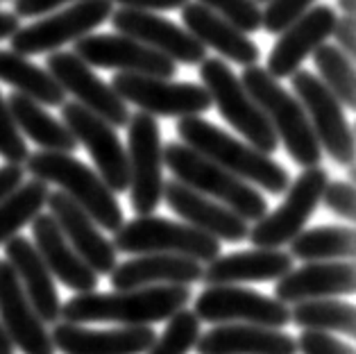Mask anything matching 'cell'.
Here are the masks:
<instances>
[{
    "label": "cell",
    "instance_id": "1",
    "mask_svg": "<svg viewBox=\"0 0 356 354\" xmlns=\"http://www.w3.org/2000/svg\"><path fill=\"white\" fill-rule=\"evenodd\" d=\"M193 298L188 287H145L114 293H77L62 305L66 323H118L123 327H143L168 321Z\"/></svg>",
    "mask_w": 356,
    "mask_h": 354
},
{
    "label": "cell",
    "instance_id": "2",
    "mask_svg": "<svg viewBox=\"0 0 356 354\" xmlns=\"http://www.w3.org/2000/svg\"><path fill=\"white\" fill-rule=\"evenodd\" d=\"M177 134L181 139L179 143L188 145L191 150L218 163L220 168L232 172L234 177L243 179V182L266 188L268 193L282 195L291 184L289 170L282 163L270 159V154H264L252 145L234 139L232 134L216 127L209 120L200 116L179 118Z\"/></svg>",
    "mask_w": 356,
    "mask_h": 354
},
{
    "label": "cell",
    "instance_id": "3",
    "mask_svg": "<svg viewBox=\"0 0 356 354\" xmlns=\"http://www.w3.org/2000/svg\"><path fill=\"white\" fill-rule=\"evenodd\" d=\"M245 91L257 102L259 109L270 123L277 141L284 143L286 152L291 154L295 163L302 168L320 166L323 161V148L314 134V127L309 123V116L300 100L291 96L284 86L261 66H245V71L238 77Z\"/></svg>",
    "mask_w": 356,
    "mask_h": 354
},
{
    "label": "cell",
    "instance_id": "4",
    "mask_svg": "<svg viewBox=\"0 0 356 354\" xmlns=\"http://www.w3.org/2000/svg\"><path fill=\"white\" fill-rule=\"evenodd\" d=\"M25 170L34 179L59 186L89 218L107 232H116L125 223V216L116 195L102 182V177L86 163L66 152H34L25 159Z\"/></svg>",
    "mask_w": 356,
    "mask_h": 354
},
{
    "label": "cell",
    "instance_id": "5",
    "mask_svg": "<svg viewBox=\"0 0 356 354\" xmlns=\"http://www.w3.org/2000/svg\"><path fill=\"white\" fill-rule=\"evenodd\" d=\"M163 163L177 182L220 202L245 223H257L268 214L266 198L257 188H252V184L234 177L232 172L191 150L184 143L172 141L163 145Z\"/></svg>",
    "mask_w": 356,
    "mask_h": 354
},
{
    "label": "cell",
    "instance_id": "6",
    "mask_svg": "<svg viewBox=\"0 0 356 354\" xmlns=\"http://www.w3.org/2000/svg\"><path fill=\"white\" fill-rule=\"evenodd\" d=\"M111 246L116 252L125 255H175L209 264L220 257L222 243L186 223L159 216H136L114 232Z\"/></svg>",
    "mask_w": 356,
    "mask_h": 354
},
{
    "label": "cell",
    "instance_id": "7",
    "mask_svg": "<svg viewBox=\"0 0 356 354\" xmlns=\"http://www.w3.org/2000/svg\"><path fill=\"white\" fill-rule=\"evenodd\" d=\"M200 77L211 98V105H216L220 116L248 141V145L264 154H273L280 148V141L264 111L252 100L227 62L216 57L204 59L200 64Z\"/></svg>",
    "mask_w": 356,
    "mask_h": 354
},
{
    "label": "cell",
    "instance_id": "8",
    "mask_svg": "<svg viewBox=\"0 0 356 354\" xmlns=\"http://www.w3.org/2000/svg\"><path fill=\"white\" fill-rule=\"evenodd\" d=\"M129 202L138 216H152L163 200V148L157 118L150 114L129 116L127 123Z\"/></svg>",
    "mask_w": 356,
    "mask_h": 354
},
{
    "label": "cell",
    "instance_id": "9",
    "mask_svg": "<svg viewBox=\"0 0 356 354\" xmlns=\"http://www.w3.org/2000/svg\"><path fill=\"white\" fill-rule=\"evenodd\" d=\"M329 184V172L320 166L304 168L289 184V195L275 211L266 214L257 225L250 227L248 239L254 248L280 250L282 246L304 232L311 216L316 214L318 204L323 202V193Z\"/></svg>",
    "mask_w": 356,
    "mask_h": 354
},
{
    "label": "cell",
    "instance_id": "10",
    "mask_svg": "<svg viewBox=\"0 0 356 354\" xmlns=\"http://www.w3.org/2000/svg\"><path fill=\"white\" fill-rule=\"evenodd\" d=\"M114 14L111 0H77L66 10L43 16L41 21L28 28H19L10 37L12 53L16 55H41L57 53L68 41H77L91 34Z\"/></svg>",
    "mask_w": 356,
    "mask_h": 354
},
{
    "label": "cell",
    "instance_id": "11",
    "mask_svg": "<svg viewBox=\"0 0 356 354\" xmlns=\"http://www.w3.org/2000/svg\"><path fill=\"white\" fill-rule=\"evenodd\" d=\"M193 314L200 323L216 325H259L282 330L291 323V309L277 298L264 296L259 291L234 287V284H216L207 287L195 298Z\"/></svg>",
    "mask_w": 356,
    "mask_h": 354
},
{
    "label": "cell",
    "instance_id": "12",
    "mask_svg": "<svg viewBox=\"0 0 356 354\" xmlns=\"http://www.w3.org/2000/svg\"><path fill=\"white\" fill-rule=\"evenodd\" d=\"M291 86L300 100V105L307 111L320 148L336 163H341V166H352L356 152L354 129L345 116L341 102L318 80V75L309 71L293 73Z\"/></svg>",
    "mask_w": 356,
    "mask_h": 354
},
{
    "label": "cell",
    "instance_id": "13",
    "mask_svg": "<svg viewBox=\"0 0 356 354\" xmlns=\"http://www.w3.org/2000/svg\"><path fill=\"white\" fill-rule=\"evenodd\" d=\"M109 86L123 102H132L150 116L186 118L211 107L209 93L202 84L195 82H170L163 77L116 73Z\"/></svg>",
    "mask_w": 356,
    "mask_h": 354
},
{
    "label": "cell",
    "instance_id": "14",
    "mask_svg": "<svg viewBox=\"0 0 356 354\" xmlns=\"http://www.w3.org/2000/svg\"><path fill=\"white\" fill-rule=\"evenodd\" d=\"M62 123L71 129L75 141L89 150L98 168L95 172L111 188V193H125L129 186L127 150L120 143L114 127L77 102L62 105Z\"/></svg>",
    "mask_w": 356,
    "mask_h": 354
},
{
    "label": "cell",
    "instance_id": "15",
    "mask_svg": "<svg viewBox=\"0 0 356 354\" xmlns=\"http://www.w3.org/2000/svg\"><path fill=\"white\" fill-rule=\"evenodd\" d=\"M46 71L53 75V80L62 86L64 93H71L73 102L89 109L91 114L100 116L111 127H125L129 123V109L118 93L105 84L93 73L89 64H84L75 53L57 50L48 55Z\"/></svg>",
    "mask_w": 356,
    "mask_h": 354
},
{
    "label": "cell",
    "instance_id": "16",
    "mask_svg": "<svg viewBox=\"0 0 356 354\" xmlns=\"http://www.w3.org/2000/svg\"><path fill=\"white\" fill-rule=\"evenodd\" d=\"M73 53L91 68H114L129 75L170 80L177 71L175 62L125 34H86L73 41Z\"/></svg>",
    "mask_w": 356,
    "mask_h": 354
},
{
    "label": "cell",
    "instance_id": "17",
    "mask_svg": "<svg viewBox=\"0 0 356 354\" xmlns=\"http://www.w3.org/2000/svg\"><path fill=\"white\" fill-rule=\"evenodd\" d=\"M111 25L118 34H125L129 39H136L143 46L157 50L170 62H179L186 66H197L207 59V48L200 43L193 34L181 30L179 25L163 19L152 12H136V10H114Z\"/></svg>",
    "mask_w": 356,
    "mask_h": 354
},
{
    "label": "cell",
    "instance_id": "18",
    "mask_svg": "<svg viewBox=\"0 0 356 354\" xmlns=\"http://www.w3.org/2000/svg\"><path fill=\"white\" fill-rule=\"evenodd\" d=\"M0 323L19 352L57 354L46 323L32 309L14 268L5 259H0Z\"/></svg>",
    "mask_w": 356,
    "mask_h": 354
},
{
    "label": "cell",
    "instance_id": "19",
    "mask_svg": "<svg viewBox=\"0 0 356 354\" xmlns=\"http://www.w3.org/2000/svg\"><path fill=\"white\" fill-rule=\"evenodd\" d=\"M336 19L338 14L334 7L329 5L311 7L302 19H298L280 34L270 55H268L266 71L275 80H282V77H291L293 73H298L304 59L314 55L332 37Z\"/></svg>",
    "mask_w": 356,
    "mask_h": 354
},
{
    "label": "cell",
    "instance_id": "20",
    "mask_svg": "<svg viewBox=\"0 0 356 354\" xmlns=\"http://www.w3.org/2000/svg\"><path fill=\"white\" fill-rule=\"evenodd\" d=\"M163 200L186 225L204 232L216 241L241 243L250 234V223L243 220L241 216L222 207L220 202L211 200V198L200 195L177 179L163 182Z\"/></svg>",
    "mask_w": 356,
    "mask_h": 354
},
{
    "label": "cell",
    "instance_id": "21",
    "mask_svg": "<svg viewBox=\"0 0 356 354\" xmlns=\"http://www.w3.org/2000/svg\"><path fill=\"white\" fill-rule=\"evenodd\" d=\"M46 204L50 207V216L57 220L59 230H62L71 248L95 275H109L116 268V250L111 246V241L102 236L98 225L71 198L57 188V191L48 193Z\"/></svg>",
    "mask_w": 356,
    "mask_h": 354
},
{
    "label": "cell",
    "instance_id": "22",
    "mask_svg": "<svg viewBox=\"0 0 356 354\" xmlns=\"http://www.w3.org/2000/svg\"><path fill=\"white\" fill-rule=\"evenodd\" d=\"M50 339L62 354H145L157 339L152 327L86 330L75 323H55Z\"/></svg>",
    "mask_w": 356,
    "mask_h": 354
},
{
    "label": "cell",
    "instance_id": "23",
    "mask_svg": "<svg viewBox=\"0 0 356 354\" xmlns=\"http://www.w3.org/2000/svg\"><path fill=\"white\" fill-rule=\"evenodd\" d=\"M356 289V268L352 262H311L291 271L275 284V298L284 305L304 300L352 296Z\"/></svg>",
    "mask_w": 356,
    "mask_h": 354
},
{
    "label": "cell",
    "instance_id": "24",
    "mask_svg": "<svg viewBox=\"0 0 356 354\" xmlns=\"http://www.w3.org/2000/svg\"><path fill=\"white\" fill-rule=\"evenodd\" d=\"M32 246L37 248L39 257L48 266V271L55 280L62 282L64 287L73 289L75 293H93L98 289V275L71 248L53 216L39 214L32 220Z\"/></svg>",
    "mask_w": 356,
    "mask_h": 354
},
{
    "label": "cell",
    "instance_id": "25",
    "mask_svg": "<svg viewBox=\"0 0 356 354\" xmlns=\"http://www.w3.org/2000/svg\"><path fill=\"white\" fill-rule=\"evenodd\" d=\"M114 291L145 287H188L202 282V264L175 255H138L109 273Z\"/></svg>",
    "mask_w": 356,
    "mask_h": 354
},
{
    "label": "cell",
    "instance_id": "26",
    "mask_svg": "<svg viewBox=\"0 0 356 354\" xmlns=\"http://www.w3.org/2000/svg\"><path fill=\"white\" fill-rule=\"evenodd\" d=\"M5 262L14 268L37 316L43 323L55 325L62 314V300H59L53 275L39 257L37 248L25 236H14L5 243Z\"/></svg>",
    "mask_w": 356,
    "mask_h": 354
},
{
    "label": "cell",
    "instance_id": "27",
    "mask_svg": "<svg viewBox=\"0 0 356 354\" xmlns=\"http://www.w3.org/2000/svg\"><path fill=\"white\" fill-rule=\"evenodd\" d=\"M293 271V257L282 250H243L225 257H216L202 268V282L216 284H250V282H277Z\"/></svg>",
    "mask_w": 356,
    "mask_h": 354
},
{
    "label": "cell",
    "instance_id": "28",
    "mask_svg": "<svg viewBox=\"0 0 356 354\" xmlns=\"http://www.w3.org/2000/svg\"><path fill=\"white\" fill-rule=\"evenodd\" d=\"M181 23L204 48L216 50L218 55L232 59L234 64L254 66L261 57V50L248 34H243L200 3H186L181 7Z\"/></svg>",
    "mask_w": 356,
    "mask_h": 354
},
{
    "label": "cell",
    "instance_id": "29",
    "mask_svg": "<svg viewBox=\"0 0 356 354\" xmlns=\"http://www.w3.org/2000/svg\"><path fill=\"white\" fill-rule=\"evenodd\" d=\"M197 354H298L295 339L273 327L218 325L200 334Z\"/></svg>",
    "mask_w": 356,
    "mask_h": 354
},
{
    "label": "cell",
    "instance_id": "30",
    "mask_svg": "<svg viewBox=\"0 0 356 354\" xmlns=\"http://www.w3.org/2000/svg\"><path fill=\"white\" fill-rule=\"evenodd\" d=\"M7 107H10V114L19 132L32 139L41 150L73 154L80 145L71 134V129L62 120H57L50 111H46V107H41L39 102L21 96V93H12L7 98Z\"/></svg>",
    "mask_w": 356,
    "mask_h": 354
},
{
    "label": "cell",
    "instance_id": "31",
    "mask_svg": "<svg viewBox=\"0 0 356 354\" xmlns=\"http://www.w3.org/2000/svg\"><path fill=\"white\" fill-rule=\"evenodd\" d=\"M0 82L14 86V93L39 102L41 107H62L66 93L46 68L32 64L28 57L12 50H0Z\"/></svg>",
    "mask_w": 356,
    "mask_h": 354
},
{
    "label": "cell",
    "instance_id": "32",
    "mask_svg": "<svg viewBox=\"0 0 356 354\" xmlns=\"http://www.w3.org/2000/svg\"><path fill=\"white\" fill-rule=\"evenodd\" d=\"M291 257L302 262H332L347 259L352 262L356 255V232L350 225H323L300 232L291 241Z\"/></svg>",
    "mask_w": 356,
    "mask_h": 354
},
{
    "label": "cell",
    "instance_id": "33",
    "mask_svg": "<svg viewBox=\"0 0 356 354\" xmlns=\"http://www.w3.org/2000/svg\"><path fill=\"white\" fill-rule=\"evenodd\" d=\"M291 323L304 332H336L343 336H356V309L352 302L320 298L304 300L291 309Z\"/></svg>",
    "mask_w": 356,
    "mask_h": 354
},
{
    "label": "cell",
    "instance_id": "34",
    "mask_svg": "<svg viewBox=\"0 0 356 354\" xmlns=\"http://www.w3.org/2000/svg\"><path fill=\"white\" fill-rule=\"evenodd\" d=\"M50 188L41 179L23 182L12 195H7L0 202V246L14 239L19 232L41 214L46 207Z\"/></svg>",
    "mask_w": 356,
    "mask_h": 354
},
{
    "label": "cell",
    "instance_id": "35",
    "mask_svg": "<svg viewBox=\"0 0 356 354\" xmlns=\"http://www.w3.org/2000/svg\"><path fill=\"white\" fill-rule=\"evenodd\" d=\"M314 64L318 68L320 77L332 96L341 102L343 107L354 109L356 107V71L354 59H350L338 46L323 43L314 53Z\"/></svg>",
    "mask_w": 356,
    "mask_h": 354
},
{
    "label": "cell",
    "instance_id": "36",
    "mask_svg": "<svg viewBox=\"0 0 356 354\" xmlns=\"http://www.w3.org/2000/svg\"><path fill=\"white\" fill-rule=\"evenodd\" d=\"M200 334L202 332H200L197 316L188 309H181V312L168 318L166 330L154 339L145 354H188L195 348Z\"/></svg>",
    "mask_w": 356,
    "mask_h": 354
},
{
    "label": "cell",
    "instance_id": "37",
    "mask_svg": "<svg viewBox=\"0 0 356 354\" xmlns=\"http://www.w3.org/2000/svg\"><path fill=\"white\" fill-rule=\"evenodd\" d=\"M195 3L218 14L243 34L261 30V10L254 0H195Z\"/></svg>",
    "mask_w": 356,
    "mask_h": 354
},
{
    "label": "cell",
    "instance_id": "38",
    "mask_svg": "<svg viewBox=\"0 0 356 354\" xmlns=\"http://www.w3.org/2000/svg\"><path fill=\"white\" fill-rule=\"evenodd\" d=\"M316 0H268V7L261 12V28L270 34H282L289 25L311 10Z\"/></svg>",
    "mask_w": 356,
    "mask_h": 354
},
{
    "label": "cell",
    "instance_id": "39",
    "mask_svg": "<svg viewBox=\"0 0 356 354\" xmlns=\"http://www.w3.org/2000/svg\"><path fill=\"white\" fill-rule=\"evenodd\" d=\"M0 157L7 163H19V166L30 157L28 143H25L23 134L16 127L10 107H7V100L3 96H0Z\"/></svg>",
    "mask_w": 356,
    "mask_h": 354
},
{
    "label": "cell",
    "instance_id": "40",
    "mask_svg": "<svg viewBox=\"0 0 356 354\" xmlns=\"http://www.w3.org/2000/svg\"><path fill=\"white\" fill-rule=\"evenodd\" d=\"M323 202L329 211H334L341 218H356V191L350 182H329L323 193Z\"/></svg>",
    "mask_w": 356,
    "mask_h": 354
},
{
    "label": "cell",
    "instance_id": "41",
    "mask_svg": "<svg viewBox=\"0 0 356 354\" xmlns=\"http://www.w3.org/2000/svg\"><path fill=\"white\" fill-rule=\"evenodd\" d=\"M295 345L302 354H356L352 345L327 332H304L300 339H295Z\"/></svg>",
    "mask_w": 356,
    "mask_h": 354
},
{
    "label": "cell",
    "instance_id": "42",
    "mask_svg": "<svg viewBox=\"0 0 356 354\" xmlns=\"http://www.w3.org/2000/svg\"><path fill=\"white\" fill-rule=\"evenodd\" d=\"M332 37H336L338 48H341L350 59H354V55H356V21H354V16H338Z\"/></svg>",
    "mask_w": 356,
    "mask_h": 354
},
{
    "label": "cell",
    "instance_id": "43",
    "mask_svg": "<svg viewBox=\"0 0 356 354\" xmlns=\"http://www.w3.org/2000/svg\"><path fill=\"white\" fill-rule=\"evenodd\" d=\"M68 3H77V0H14V14L19 19H30V16H43L53 10Z\"/></svg>",
    "mask_w": 356,
    "mask_h": 354
},
{
    "label": "cell",
    "instance_id": "44",
    "mask_svg": "<svg viewBox=\"0 0 356 354\" xmlns=\"http://www.w3.org/2000/svg\"><path fill=\"white\" fill-rule=\"evenodd\" d=\"M111 3H120L125 10H136V12H172L181 10L188 0H111Z\"/></svg>",
    "mask_w": 356,
    "mask_h": 354
},
{
    "label": "cell",
    "instance_id": "45",
    "mask_svg": "<svg viewBox=\"0 0 356 354\" xmlns=\"http://www.w3.org/2000/svg\"><path fill=\"white\" fill-rule=\"evenodd\" d=\"M23 177H25V168L19 166V163H5V166H0V202L23 184Z\"/></svg>",
    "mask_w": 356,
    "mask_h": 354
},
{
    "label": "cell",
    "instance_id": "46",
    "mask_svg": "<svg viewBox=\"0 0 356 354\" xmlns=\"http://www.w3.org/2000/svg\"><path fill=\"white\" fill-rule=\"evenodd\" d=\"M19 28H21V21L14 12H0V41L10 39Z\"/></svg>",
    "mask_w": 356,
    "mask_h": 354
},
{
    "label": "cell",
    "instance_id": "47",
    "mask_svg": "<svg viewBox=\"0 0 356 354\" xmlns=\"http://www.w3.org/2000/svg\"><path fill=\"white\" fill-rule=\"evenodd\" d=\"M0 354H16V348L10 336H7L3 323H0Z\"/></svg>",
    "mask_w": 356,
    "mask_h": 354
},
{
    "label": "cell",
    "instance_id": "48",
    "mask_svg": "<svg viewBox=\"0 0 356 354\" xmlns=\"http://www.w3.org/2000/svg\"><path fill=\"white\" fill-rule=\"evenodd\" d=\"M338 7H341L343 16H354V12H356V0H338Z\"/></svg>",
    "mask_w": 356,
    "mask_h": 354
},
{
    "label": "cell",
    "instance_id": "49",
    "mask_svg": "<svg viewBox=\"0 0 356 354\" xmlns=\"http://www.w3.org/2000/svg\"><path fill=\"white\" fill-rule=\"evenodd\" d=\"M254 3L259 5V3H268V0H254Z\"/></svg>",
    "mask_w": 356,
    "mask_h": 354
}]
</instances>
